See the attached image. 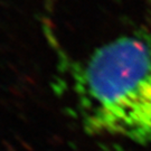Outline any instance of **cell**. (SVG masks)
Masks as SVG:
<instances>
[{"label": "cell", "instance_id": "cell-1", "mask_svg": "<svg viewBox=\"0 0 151 151\" xmlns=\"http://www.w3.org/2000/svg\"><path fill=\"white\" fill-rule=\"evenodd\" d=\"M77 113L91 135L151 147V32H137L100 46L72 64Z\"/></svg>", "mask_w": 151, "mask_h": 151}]
</instances>
